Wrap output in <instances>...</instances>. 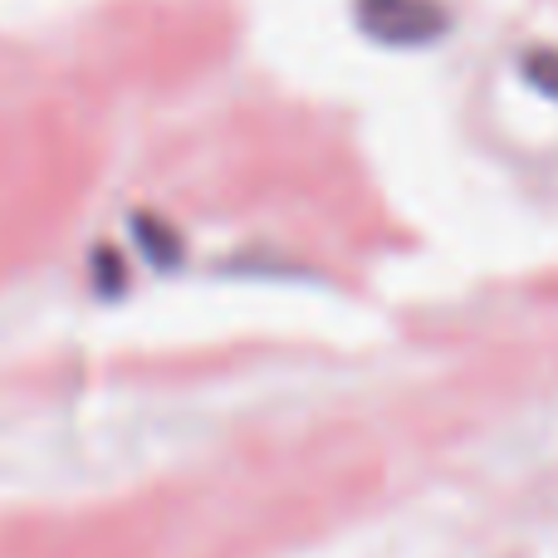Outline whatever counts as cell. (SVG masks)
Listing matches in <instances>:
<instances>
[{"label": "cell", "instance_id": "cell-1", "mask_svg": "<svg viewBox=\"0 0 558 558\" xmlns=\"http://www.w3.org/2000/svg\"><path fill=\"white\" fill-rule=\"evenodd\" d=\"M357 25L377 45L416 49L441 39L451 29V15H446L441 0H357Z\"/></svg>", "mask_w": 558, "mask_h": 558}, {"label": "cell", "instance_id": "cell-2", "mask_svg": "<svg viewBox=\"0 0 558 558\" xmlns=\"http://www.w3.org/2000/svg\"><path fill=\"white\" fill-rule=\"evenodd\" d=\"M524 74H530L534 88L558 98V49H534V54L524 59Z\"/></svg>", "mask_w": 558, "mask_h": 558}]
</instances>
